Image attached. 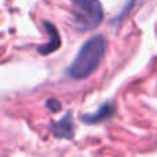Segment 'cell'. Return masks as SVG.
Masks as SVG:
<instances>
[{
	"instance_id": "6da1fadb",
	"label": "cell",
	"mask_w": 157,
	"mask_h": 157,
	"mask_svg": "<svg viewBox=\"0 0 157 157\" xmlns=\"http://www.w3.org/2000/svg\"><path fill=\"white\" fill-rule=\"evenodd\" d=\"M106 51V39L103 35H95L90 37L80 47L77 55L66 68L65 73L69 78L83 80L87 78L99 66Z\"/></svg>"
},
{
	"instance_id": "7a4b0ae2",
	"label": "cell",
	"mask_w": 157,
	"mask_h": 157,
	"mask_svg": "<svg viewBox=\"0 0 157 157\" xmlns=\"http://www.w3.org/2000/svg\"><path fill=\"white\" fill-rule=\"evenodd\" d=\"M72 21L78 32H88L103 21V8L99 0H73Z\"/></svg>"
},
{
	"instance_id": "3957f363",
	"label": "cell",
	"mask_w": 157,
	"mask_h": 157,
	"mask_svg": "<svg viewBox=\"0 0 157 157\" xmlns=\"http://www.w3.org/2000/svg\"><path fill=\"white\" fill-rule=\"evenodd\" d=\"M51 128V134L55 138L61 139H72L75 135L73 130V119H72V110H68L65 113V116L61 120L55 123H51L50 125Z\"/></svg>"
},
{
	"instance_id": "277c9868",
	"label": "cell",
	"mask_w": 157,
	"mask_h": 157,
	"mask_svg": "<svg viewBox=\"0 0 157 157\" xmlns=\"http://www.w3.org/2000/svg\"><path fill=\"white\" fill-rule=\"evenodd\" d=\"M44 29L48 33L50 40L47 41L46 44H41L40 47H37V52L41 55H48V54H51V52L57 51L61 47V37H59V33H58L57 28H55L51 22H48V21L44 22Z\"/></svg>"
},
{
	"instance_id": "5b68a950",
	"label": "cell",
	"mask_w": 157,
	"mask_h": 157,
	"mask_svg": "<svg viewBox=\"0 0 157 157\" xmlns=\"http://www.w3.org/2000/svg\"><path fill=\"white\" fill-rule=\"evenodd\" d=\"M114 109H116L114 103H112V102H103L102 105L98 108L97 112H94V113L83 114L80 119H81V121L87 123V124H95V123H101V121H103V120L109 119V117H110L112 114L114 113Z\"/></svg>"
},
{
	"instance_id": "8992f818",
	"label": "cell",
	"mask_w": 157,
	"mask_h": 157,
	"mask_svg": "<svg viewBox=\"0 0 157 157\" xmlns=\"http://www.w3.org/2000/svg\"><path fill=\"white\" fill-rule=\"evenodd\" d=\"M46 106L50 109L51 112H54V113H57V112H59L61 110V102L59 101H57V99H48L46 102Z\"/></svg>"
}]
</instances>
